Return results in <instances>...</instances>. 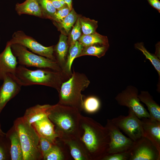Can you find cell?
Listing matches in <instances>:
<instances>
[{"label": "cell", "instance_id": "obj_1", "mask_svg": "<svg viewBox=\"0 0 160 160\" xmlns=\"http://www.w3.org/2000/svg\"><path fill=\"white\" fill-rule=\"evenodd\" d=\"M79 139L90 160H102L108 154L110 143L107 128L90 117L81 115Z\"/></svg>", "mask_w": 160, "mask_h": 160}, {"label": "cell", "instance_id": "obj_2", "mask_svg": "<svg viewBox=\"0 0 160 160\" xmlns=\"http://www.w3.org/2000/svg\"><path fill=\"white\" fill-rule=\"evenodd\" d=\"M81 115L77 109L58 103L51 105L48 117L55 126L58 138H79Z\"/></svg>", "mask_w": 160, "mask_h": 160}, {"label": "cell", "instance_id": "obj_3", "mask_svg": "<svg viewBox=\"0 0 160 160\" xmlns=\"http://www.w3.org/2000/svg\"><path fill=\"white\" fill-rule=\"evenodd\" d=\"M14 75L22 86L42 85L53 88L58 92L63 83L71 77L64 72L49 68L31 70L20 65L17 66Z\"/></svg>", "mask_w": 160, "mask_h": 160}, {"label": "cell", "instance_id": "obj_4", "mask_svg": "<svg viewBox=\"0 0 160 160\" xmlns=\"http://www.w3.org/2000/svg\"><path fill=\"white\" fill-rule=\"evenodd\" d=\"M90 83L84 74L74 71L71 77L63 83L58 92V103L75 108L80 112L82 111L84 96L81 92L87 88Z\"/></svg>", "mask_w": 160, "mask_h": 160}, {"label": "cell", "instance_id": "obj_5", "mask_svg": "<svg viewBox=\"0 0 160 160\" xmlns=\"http://www.w3.org/2000/svg\"><path fill=\"white\" fill-rule=\"evenodd\" d=\"M13 125L19 137L23 160L43 159L39 147V137L32 125L28 122L23 116L16 119Z\"/></svg>", "mask_w": 160, "mask_h": 160}, {"label": "cell", "instance_id": "obj_6", "mask_svg": "<svg viewBox=\"0 0 160 160\" xmlns=\"http://www.w3.org/2000/svg\"><path fill=\"white\" fill-rule=\"evenodd\" d=\"M10 45L13 54L17 58L18 63L20 65L38 68H49L65 72L55 61L37 55L18 44H15Z\"/></svg>", "mask_w": 160, "mask_h": 160}, {"label": "cell", "instance_id": "obj_7", "mask_svg": "<svg viewBox=\"0 0 160 160\" xmlns=\"http://www.w3.org/2000/svg\"><path fill=\"white\" fill-rule=\"evenodd\" d=\"M138 95L137 89L129 85L119 93L115 99L119 105L128 108L140 119L142 118H150L149 113L141 103Z\"/></svg>", "mask_w": 160, "mask_h": 160}, {"label": "cell", "instance_id": "obj_8", "mask_svg": "<svg viewBox=\"0 0 160 160\" xmlns=\"http://www.w3.org/2000/svg\"><path fill=\"white\" fill-rule=\"evenodd\" d=\"M127 116L120 115L111 120L132 140L135 142L144 136L141 120L130 110Z\"/></svg>", "mask_w": 160, "mask_h": 160}, {"label": "cell", "instance_id": "obj_9", "mask_svg": "<svg viewBox=\"0 0 160 160\" xmlns=\"http://www.w3.org/2000/svg\"><path fill=\"white\" fill-rule=\"evenodd\" d=\"M7 43L10 45L18 44L29 49L36 54L56 61L54 55V46H43L32 37L26 35L22 31L15 32L12 39Z\"/></svg>", "mask_w": 160, "mask_h": 160}, {"label": "cell", "instance_id": "obj_10", "mask_svg": "<svg viewBox=\"0 0 160 160\" xmlns=\"http://www.w3.org/2000/svg\"><path fill=\"white\" fill-rule=\"evenodd\" d=\"M105 127L108 130L110 138L108 154L127 151L131 149L134 142L123 135L111 119H107Z\"/></svg>", "mask_w": 160, "mask_h": 160}, {"label": "cell", "instance_id": "obj_11", "mask_svg": "<svg viewBox=\"0 0 160 160\" xmlns=\"http://www.w3.org/2000/svg\"><path fill=\"white\" fill-rule=\"evenodd\" d=\"M129 152V160L160 159V153L152 143L144 136L134 142Z\"/></svg>", "mask_w": 160, "mask_h": 160}, {"label": "cell", "instance_id": "obj_12", "mask_svg": "<svg viewBox=\"0 0 160 160\" xmlns=\"http://www.w3.org/2000/svg\"><path fill=\"white\" fill-rule=\"evenodd\" d=\"M0 87V114L7 103L20 91L22 86L14 74H7Z\"/></svg>", "mask_w": 160, "mask_h": 160}, {"label": "cell", "instance_id": "obj_13", "mask_svg": "<svg viewBox=\"0 0 160 160\" xmlns=\"http://www.w3.org/2000/svg\"><path fill=\"white\" fill-rule=\"evenodd\" d=\"M144 136L148 139L160 153V121L154 119L142 118Z\"/></svg>", "mask_w": 160, "mask_h": 160}, {"label": "cell", "instance_id": "obj_14", "mask_svg": "<svg viewBox=\"0 0 160 160\" xmlns=\"http://www.w3.org/2000/svg\"><path fill=\"white\" fill-rule=\"evenodd\" d=\"M18 63L11 45L7 43L4 50L0 53V81L3 80L7 73L14 74Z\"/></svg>", "mask_w": 160, "mask_h": 160}, {"label": "cell", "instance_id": "obj_15", "mask_svg": "<svg viewBox=\"0 0 160 160\" xmlns=\"http://www.w3.org/2000/svg\"><path fill=\"white\" fill-rule=\"evenodd\" d=\"M32 125L39 136L55 144L58 136L55 131L54 125L48 116L34 122Z\"/></svg>", "mask_w": 160, "mask_h": 160}, {"label": "cell", "instance_id": "obj_16", "mask_svg": "<svg viewBox=\"0 0 160 160\" xmlns=\"http://www.w3.org/2000/svg\"><path fill=\"white\" fill-rule=\"evenodd\" d=\"M60 140L68 148L70 155L75 160H90L79 138L73 137Z\"/></svg>", "mask_w": 160, "mask_h": 160}, {"label": "cell", "instance_id": "obj_17", "mask_svg": "<svg viewBox=\"0 0 160 160\" xmlns=\"http://www.w3.org/2000/svg\"><path fill=\"white\" fill-rule=\"evenodd\" d=\"M10 143L11 160H23V154L18 133L14 125L6 133Z\"/></svg>", "mask_w": 160, "mask_h": 160}, {"label": "cell", "instance_id": "obj_18", "mask_svg": "<svg viewBox=\"0 0 160 160\" xmlns=\"http://www.w3.org/2000/svg\"><path fill=\"white\" fill-rule=\"evenodd\" d=\"M67 40L68 37L66 35L62 33L58 43L54 46V56L56 61L63 71L69 48Z\"/></svg>", "mask_w": 160, "mask_h": 160}, {"label": "cell", "instance_id": "obj_19", "mask_svg": "<svg viewBox=\"0 0 160 160\" xmlns=\"http://www.w3.org/2000/svg\"><path fill=\"white\" fill-rule=\"evenodd\" d=\"M51 105L38 104L31 107L26 110L23 117L28 122L32 124L34 122L48 116Z\"/></svg>", "mask_w": 160, "mask_h": 160}, {"label": "cell", "instance_id": "obj_20", "mask_svg": "<svg viewBox=\"0 0 160 160\" xmlns=\"http://www.w3.org/2000/svg\"><path fill=\"white\" fill-rule=\"evenodd\" d=\"M64 143L58 138L51 149L43 157L44 160H67L70 159Z\"/></svg>", "mask_w": 160, "mask_h": 160}, {"label": "cell", "instance_id": "obj_21", "mask_svg": "<svg viewBox=\"0 0 160 160\" xmlns=\"http://www.w3.org/2000/svg\"><path fill=\"white\" fill-rule=\"evenodd\" d=\"M15 10L19 15L26 14L44 18L36 0H26L23 3H17L15 6Z\"/></svg>", "mask_w": 160, "mask_h": 160}, {"label": "cell", "instance_id": "obj_22", "mask_svg": "<svg viewBox=\"0 0 160 160\" xmlns=\"http://www.w3.org/2000/svg\"><path fill=\"white\" fill-rule=\"evenodd\" d=\"M138 97L148 108L150 118L160 121V106L153 99L148 92L141 91Z\"/></svg>", "mask_w": 160, "mask_h": 160}, {"label": "cell", "instance_id": "obj_23", "mask_svg": "<svg viewBox=\"0 0 160 160\" xmlns=\"http://www.w3.org/2000/svg\"><path fill=\"white\" fill-rule=\"evenodd\" d=\"M83 47L78 41L69 47L64 71L70 77L72 74L71 71L72 63L75 58L79 57Z\"/></svg>", "mask_w": 160, "mask_h": 160}, {"label": "cell", "instance_id": "obj_24", "mask_svg": "<svg viewBox=\"0 0 160 160\" xmlns=\"http://www.w3.org/2000/svg\"><path fill=\"white\" fill-rule=\"evenodd\" d=\"M78 41L83 47L95 44L109 45L107 37L97 32L89 35L83 34Z\"/></svg>", "mask_w": 160, "mask_h": 160}, {"label": "cell", "instance_id": "obj_25", "mask_svg": "<svg viewBox=\"0 0 160 160\" xmlns=\"http://www.w3.org/2000/svg\"><path fill=\"white\" fill-rule=\"evenodd\" d=\"M109 47V45L95 44L84 47L79 57L89 55L95 56L99 58L104 56Z\"/></svg>", "mask_w": 160, "mask_h": 160}, {"label": "cell", "instance_id": "obj_26", "mask_svg": "<svg viewBox=\"0 0 160 160\" xmlns=\"http://www.w3.org/2000/svg\"><path fill=\"white\" fill-rule=\"evenodd\" d=\"M82 32L84 35H89L96 32L98 22L84 17L79 16Z\"/></svg>", "mask_w": 160, "mask_h": 160}, {"label": "cell", "instance_id": "obj_27", "mask_svg": "<svg viewBox=\"0 0 160 160\" xmlns=\"http://www.w3.org/2000/svg\"><path fill=\"white\" fill-rule=\"evenodd\" d=\"M135 47L143 53L146 59H148L157 71L159 76H160V60L155 55L150 53L145 47L142 42H138L135 45Z\"/></svg>", "mask_w": 160, "mask_h": 160}, {"label": "cell", "instance_id": "obj_28", "mask_svg": "<svg viewBox=\"0 0 160 160\" xmlns=\"http://www.w3.org/2000/svg\"><path fill=\"white\" fill-rule=\"evenodd\" d=\"M43 14L44 17L54 20L57 10L49 0H36Z\"/></svg>", "mask_w": 160, "mask_h": 160}, {"label": "cell", "instance_id": "obj_29", "mask_svg": "<svg viewBox=\"0 0 160 160\" xmlns=\"http://www.w3.org/2000/svg\"><path fill=\"white\" fill-rule=\"evenodd\" d=\"M79 16L72 8L68 14L58 23L60 28L64 29L65 33H68L76 23Z\"/></svg>", "mask_w": 160, "mask_h": 160}, {"label": "cell", "instance_id": "obj_30", "mask_svg": "<svg viewBox=\"0 0 160 160\" xmlns=\"http://www.w3.org/2000/svg\"><path fill=\"white\" fill-rule=\"evenodd\" d=\"M100 103L99 100L94 96H90L84 99L83 110L89 113L97 112L100 109Z\"/></svg>", "mask_w": 160, "mask_h": 160}, {"label": "cell", "instance_id": "obj_31", "mask_svg": "<svg viewBox=\"0 0 160 160\" xmlns=\"http://www.w3.org/2000/svg\"><path fill=\"white\" fill-rule=\"evenodd\" d=\"M5 135L0 134V160H11L10 142Z\"/></svg>", "mask_w": 160, "mask_h": 160}, {"label": "cell", "instance_id": "obj_32", "mask_svg": "<svg viewBox=\"0 0 160 160\" xmlns=\"http://www.w3.org/2000/svg\"><path fill=\"white\" fill-rule=\"evenodd\" d=\"M79 16L71 32L69 37L68 38L67 42L69 47L77 41L81 35V30L79 21Z\"/></svg>", "mask_w": 160, "mask_h": 160}, {"label": "cell", "instance_id": "obj_33", "mask_svg": "<svg viewBox=\"0 0 160 160\" xmlns=\"http://www.w3.org/2000/svg\"><path fill=\"white\" fill-rule=\"evenodd\" d=\"M39 147L43 158L52 148L54 144L47 139L39 136Z\"/></svg>", "mask_w": 160, "mask_h": 160}, {"label": "cell", "instance_id": "obj_34", "mask_svg": "<svg viewBox=\"0 0 160 160\" xmlns=\"http://www.w3.org/2000/svg\"><path fill=\"white\" fill-rule=\"evenodd\" d=\"M129 157L130 152L129 151L108 154L102 160H129Z\"/></svg>", "mask_w": 160, "mask_h": 160}, {"label": "cell", "instance_id": "obj_35", "mask_svg": "<svg viewBox=\"0 0 160 160\" xmlns=\"http://www.w3.org/2000/svg\"><path fill=\"white\" fill-rule=\"evenodd\" d=\"M71 10L67 5L57 10L54 21L57 23H60L68 14Z\"/></svg>", "mask_w": 160, "mask_h": 160}, {"label": "cell", "instance_id": "obj_36", "mask_svg": "<svg viewBox=\"0 0 160 160\" xmlns=\"http://www.w3.org/2000/svg\"><path fill=\"white\" fill-rule=\"evenodd\" d=\"M52 3L57 10L61 9L67 5L64 0H52Z\"/></svg>", "mask_w": 160, "mask_h": 160}, {"label": "cell", "instance_id": "obj_37", "mask_svg": "<svg viewBox=\"0 0 160 160\" xmlns=\"http://www.w3.org/2000/svg\"><path fill=\"white\" fill-rule=\"evenodd\" d=\"M149 3L160 12V1L159 0H147Z\"/></svg>", "mask_w": 160, "mask_h": 160}, {"label": "cell", "instance_id": "obj_38", "mask_svg": "<svg viewBox=\"0 0 160 160\" xmlns=\"http://www.w3.org/2000/svg\"><path fill=\"white\" fill-rule=\"evenodd\" d=\"M65 3L70 10L72 9V0H64Z\"/></svg>", "mask_w": 160, "mask_h": 160}, {"label": "cell", "instance_id": "obj_39", "mask_svg": "<svg viewBox=\"0 0 160 160\" xmlns=\"http://www.w3.org/2000/svg\"><path fill=\"white\" fill-rule=\"evenodd\" d=\"M0 134L3 135H6V133L3 132L1 129V125L0 123Z\"/></svg>", "mask_w": 160, "mask_h": 160}, {"label": "cell", "instance_id": "obj_40", "mask_svg": "<svg viewBox=\"0 0 160 160\" xmlns=\"http://www.w3.org/2000/svg\"><path fill=\"white\" fill-rule=\"evenodd\" d=\"M50 0V1H52V0Z\"/></svg>", "mask_w": 160, "mask_h": 160}]
</instances>
